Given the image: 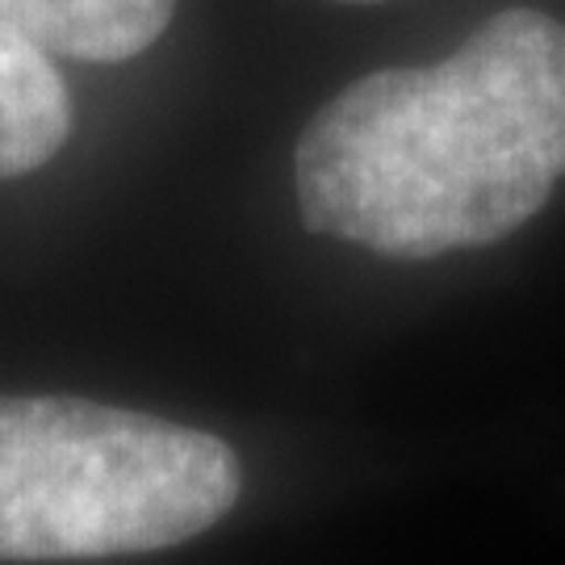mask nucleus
<instances>
[{"label": "nucleus", "instance_id": "nucleus-3", "mask_svg": "<svg viewBox=\"0 0 565 565\" xmlns=\"http://www.w3.org/2000/svg\"><path fill=\"white\" fill-rule=\"evenodd\" d=\"M67 130L72 105L51 55L0 13V181L55 160Z\"/></svg>", "mask_w": 565, "mask_h": 565}, {"label": "nucleus", "instance_id": "nucleus-1", "mask_svg": "<svg viewBox=\"0 0 565 565\" xmlns=\"http://www.w3.org/2000/svg\"><path fill=\"white\" fill-rule=\"evenodd\" d=\"M565 177V21L503 9L431 67H385L310 118L302 223L394 260L490 247Z\"/></svg>", "mask_w": 565, "mask_h": 565}, {"label": "nucleus", "instance_id": "nucleus-4", "mask_svg": "<svg viewBox=\"0 0 565 565\" xmlns=\"http://www.w3.org/2000/svg\"><path fill=\"white\" fill-rule=\"evenodd\" d=\"M46 55L121 63L142 55L168 30L177 0H0Z\"/></svg>", "mask_w": 565, "mask_h": 565}, {"label": "nucleus", "instance_id": "nucleus-5", "mask_svg": "<svg viewBox=\"0 0 565 565\" xmlns=\"http://www.w3.org/2000/svg\"><path fill=\"white\" fill-rule=\"evenodd\" d=\"M348 4H377V0H348Z\"/></svg>", "mask_w": 565, "mask_h": 565}, {"label": "nucleus", "instance_id": "nucleus-2", "mask_svg": "<svg viewBox=\"0 0 565 565\" xmlns=\"http://www.w3.org/2000/svg\"><path fill=\"white\" fill-rule=\"evenodd\" d=\"M202 427L63 394H0V562H88L202 536L239 503Z\"/></svg>", "mask_w": 565, "mask_h": 565}]
</instances>
